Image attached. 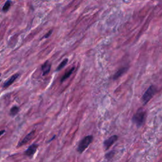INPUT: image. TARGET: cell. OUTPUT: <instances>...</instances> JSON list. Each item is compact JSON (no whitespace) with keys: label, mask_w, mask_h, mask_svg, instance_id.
<instances>
[{"label":"cell","mask_w":162,"mask_h":162,"mask_svg":"<svg viewBox=\"0 0 162 162\" xmlns=\"http://www.w3.org/2000/svg\"><path fill=\"white\" fill-rule=\"evenodd\" d=\"M146 117V112L143 108H140L132 117V121L137 127H141L144 122Z\"/></svg>","instance_id":"6da1fadb"},{"label":"cell","mask_w":162,"mask_h":162,"mask_svg":"<svg viewBox=\"0 0 162 162\" xmlns=\"http://www.w3.org/2000/svg\"><path fill=\"white\" fill-rule=\"evenodd\" d=\"M93 141V136L92 135H89L80 141L77 147V151L79 153H83L91 144Z\"/></svg>","instance_id":"7a4b0ae2"},{"label":"cell","mask_w":162,"mask_h":162,"mask_svg":"<svg viewBox=\"0 0 162 162\" xmlns=\"http://www.w3.org/2000/svg\"><path fill=\"white\" fill-rule=\"evenodd\" d=\"M157 93V88L155 86H151L148 87V90L145 91L143 95L141 100L143 103V104H146Z\"/></svg>","instance_id":"3957f363"},{"label":"cell","mask_w":162,"mask_h":162,"mask_svg":"<svg viewBox=\"0 0 162 162\" xmlns=\"http://www.w3.org/2000/svg\"><path fill=\"white\" fill-rule=\"evenodd\" d=\"M118 137L117 135H113L110 137L108 139L105 140L103 143L104 149L106 150H108L111 146L118 140Z\"/></svg>","instance_id":"277c9868"},{"label":"cell","mask_w":162,"mask_h":162,"mask_svg":"<svg viewBox=\"0 0 162 162\" xmlns=\"http://www.w3.org/2000/svg\"><path fill=\"white\" fill-rule=\"evenodd\" d=\"M35 132H36V130H33V131H32L30 132H29L22 141H20L19 143V144L17 145V147L18 148L21 147V146H22L28 143L34 137V136L35 135Z\"/></svg>","instance_id":"5b68a950"},{"label":"cell","mask_w":162,"mask_h":162,"mask_svg":"<svg viewBox=\"0 0 162 162\" xmlns=\"http://www.w3.org/2000/svg\"><path fill=\"white\" fill-rule=\"evenodd\" d=\"M37 148H38V144L36 143H33L30 146L25 152H24V155L29 157H33V155L37 151Z\"/></svg>","instance_id":"8992f818"},{"label":"cell","mask_w":162,"mask_h":162,"mask_svg":"<svg viewBox=\"0 0 162 162\" xmlns=\"http://www.w3.org/2000/svg\"><path fill=\"white\" fill-rule=\"evenodd\" d=\"M51 68V64L49 61H46L41 66V70L43 71V75L46 76L49 74Z\"/></svg>","instance_id":"52a82bcc"},{"label":"cell","mask_w":162,"mask_h":162,"mask_svg":"<svg viewBox=\"0 0 162 162\" xmlns=\"http://www.w3.org/2000/svg\"><path fill=\"white\" fill-rule=\"evenodd\" d=\"M19 77V74H15L14 75H13L9 80H7L6 82L4 83L3 84V87L7 88L9 87V86H10L12 84H13V83L15 82V81L17 80V79Z\"/></svg>","instance_id":"ba28073f"},{"label":"cell","mask_w":162,"mask_h":162,"mask_svg":"<svg viewBox=\"0 0 162 162\" xmlns=\"http://www.w3.org/2000/svg\"><path fill=\"white\" fill-rule=\"evenodd\" d=\"M128 68L127 67H122L120 69H119L115 74H114L113 77V80H117L118 79L119 77H120L122 76H123L125 73L127 71Z\"/></svg>","instance_id":"9c48e42d"},{"label":"cell","mask_w":162,"mask_h":162,"mask_svg":"<svg viewBox=\"0 0 162 162\" xmlns=\"http://www.w3.org/2000/svg\"><path fill=\"white\" fill-rule=\"evenodd\" d=\"M75 70V67H72L70 70H69L68 72H67L65 74H64V76L62 77L61 80H60V83H63L65 80H67L68 78L70 77V76L73 74V72Z\"/></svg>","instance_id":"30bf717a"},{"label":"cell","mask_w":162,"mask_h":162,"mask_svg":"<svg viewBox=\"0 0 162 162\" xmlns=\"http://www.w3.org/2000/svg\"><path fill=\"white\" fill-rule=\"evenodd\" d=\"M12 3V1H10V0H7L5 4V5L3 7L2 11L3 12H7L8 11H9L10 9V8L11 7Z\"/></svg>","instance_id":"8fae6325"},{"label":"cell","mask_w":162,"mask_h":162,"mask_svg":"<svg viewBox=\"0 0 162 162\" xmlns=\"http://www.w3.org/2000/svg\"><path fill=\"white\" fill-rule=\"evenodd\" d=\"M68 61H69V60H68L67 58L64 59V60L61 62V63L59 65L58 67H57V69H56V72H58V71L61 70L62 69H63L66 66V65H67V63H68Z\"/></svg>","instance_id":"7c38bea8"},{"label":"cell","mask_w":162,"mask_h":162,"mask_svg":"<svg viewBox=\"0 0 162 162\" xmlns=\"http://www.w3.org/2000/svg\"><path fill=\"white\" fill-rule=\"evenodd\" d=\"M19 108L17 106H14L13 107L10 111V115H12V116H15L17 114V113H19Z\"/></svg>","instance_id":"4fadbf2b"},{"label":"cell","mask_w":162,"mask_h":162,"mask_svg":"<svg viewBox=\"0 0 162 162\" xmlns=\"http://www.w3.org/2000/svg\"><path fill=\"white\" fill-rule=\"evenodd\" d=\"M115 151H110L109 153H107L106 155H105V158H106L108 160L111 159L113 157H114V155H115Z\"/></svg>","instance_id":"5bb4252c"},{"label":"cell","mask_w":162,"mask_h":162,"mask_svg":"<svg viewBox=\"0 0 162 162\" xmlns=\"http://www.w3.org/2000/svg\"><path fill=\"white\" fill-rule=\"evenodd\" d=\"M52 30H51L50 31H49V32H48V34H46V35H45V36H44V37L45 38H48V37H50V36L52 34Z\"/></svg>","instance_id":"9a60e30c"},{"label":"cell","mask_w":162,"mask_h":162,"mask_svg":"<svg viewBox=\"0 0 162 162\" xmlns=\"http://www.w3.org/2000/svg\"><path fill=\"white\" fill-rule=\"evenodd\" d=\"M5 132V130H2L0 131V137H1L2 135H3V134Z\"/></svg>","instance_id":"2e32d148"},{"label":"cell","mask_w":162,"mask_h":162,"mask_svg":"<svg viewBox=\"0 0 162 162\" xmlns=\"http://www.w3.org/2000/svg\"><path fill=\"white\" fill-rule=\"evenodd\" d=\"M0 77H1V74H0Z\"/></svg>","instance_id":"e0dca14e"}]
</instances>
